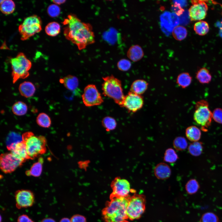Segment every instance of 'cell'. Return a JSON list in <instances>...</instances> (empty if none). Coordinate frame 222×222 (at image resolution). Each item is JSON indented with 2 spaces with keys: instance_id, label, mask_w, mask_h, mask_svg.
<instances>
[{
  "instance_id": "obj_1",
  "label": "cell",
  "mask_w": 222,
  "mask_h": 222,
  "mask_svg": "<svg viewBox=\"0 0 222 222\" xmlns=\"http://www.w3.org/2000/svg\"><path fill=\"white\" fill-rule=\"evenodd\" d=\"M64 35L66 39L75 44L80 50L95 42L92 25L82 22L75 14H70L62 22Z\"/></svg>"
},
{
  "instance_id": "obj_2",
  "label": "cell",
  "mask_w": 222,
  "mask_h": 222,
  "mask_svg": "<svg viewBox=\"0 0 222 222\" xmlns=\"http://www.w3.org/2000/svg\"><path fill=\"white\" fill-rule=\"evenodd\" d=\"M130 195L126 197H110L102 214L105 222H121L128 219L126 208Z\"/></svg>"
},
{
  "instance_id": "obj_3",
  "label": "cell",
  "mask_w": 222,
  "mask_h": 222,
  "mask_svg": "<svg viewBox=\"0 0 222 222\" xmlns=\"http://www.w3.org/2000/svg\"><path fill=\"white\" fill-rule=\"evenodd\" d=\"M22 137L29 159H34L46 152L47 141L44 136H35L28 131L23 134Z\"/></svg>"
},
{
  "instance_id": "obj_4",
  "label": "cell",
  "mask_w": 222,
  "mask_h": 222,
  "mask_svg": "<svg viewBox=\"0 0 222 222\" xmlns=\"http://www.w3.org/2000/svg\"><path fill=\"white\" fill-rule=\"evenodd\" d=\"M103 94L113 99L115 103L122 107L125 96L123 93L121 81L113 75L102 78Z\"/></svg>"
},
{
  "instance_id": "obj_5",
  "label": "cell",
  "mask_w": 222,
  "mask_h": 222,
  "mask_svg": "<svg viewBox=\"0 0 222 222\" xmlns=\"http://www.w3.org/2000/svg\"><path fill=\"white\" fill-rule=\"evenodd\" d=\"M10 63L13 83L19 79H25L29 76L28 71L31 67L32 64L23 53H18L16 57L11 59Z\"/></svg>"
},
{
  "instance_id": "obj_6",
  "label": "cell",
  "mask_w": 222,
  "mask_h": 222,
  "mask_svg": "<svg viewBox=\"0 0 222 222\" xmlns=\"http://www.w3.org/2000/svg\"><path fill=\"white\" fill-rule=\"evenodd\" d=\"M42 21L40 18L33 15L26 18L18 28L21 40L28 39L42 30Z\"/></svg>"
},
{
  "instance_id": "obj_7",
  "label": "cell",
  "mask_w": 222,
  "mask_h": 222,
  "mask_svg": "<svg viewBox=\"0 0 222 222\" xmlns=\"http://www.w3.org/2000/svg\"><path fill=\"white\" fill-rule=\"evenodd\" d=\"M208 103L204 100L197 101L195 105L194 114L195 121L205 131L210 125L212 121V113L209 108Z\"/></svg>"
},
{
  "instance_id": "obj_8",
  "label": "cell",
  "mask_w": 222,
  "mask_h": 222,
  "mask_svg": "<svg viewBox=\"0 0 222 222\" xmlns=\"http://www.w3.org/2000/svg\"><path fill=\"white\" fill-rule=\"evenodd\" d=\"M146 199L142 195L130 196L126 208L128 218L132 220L140 218L145 209Z\"/></svg>"
},
{
  "instance_id": "obj_9",
  "label": "cell",
  "mask_w": 222,
  "mask_h": 222,
  "mask_svg": "<svg viewBox=\"0 0 222 222\" xmlns=\"http://www.w3.org/2000/svg\"><path fill=\"white\" fill-rule=\"evenodd\" d=\"M82 97L84 104L87 107L100 105L104 101L96 86L93 84L85 87Z\"/></svg>"
},
{
  "instance_id": "obj_10",
  "label": "cell",
  "mask_w": 222,
  "mask_h": 222,
  "mask_svg": "<svg viewBox=\"0 0 222 222\" xmlns=\"http://www.w3.org/2000/svg\"><path fill=\"white\" fill-rule=\"evenodd\" d=\"M24 162L11 152L2 153L0 155V169L5 174L13 172Z\"/></svg>"
},
{
  "instance_id": "obj_11",
  "label": "cell",
  "mask_w": 222,
  "mask_h": 222,
  "mask_svg": "<svg viewBox=\"0 0 222 222\" xmlns=\"http://www.w3.org/2000/svg\"><path fill=\"white\" fill-rule=\"evenodd\" d=\"M111 187L112 192L109 198L127 197L129 195V194L131 191L129 181L119 177L115 178L112 181Z\"/></svg>"
},
{
  "instance_id": "obj_12",
  "label": "cell",
  "mask_w": 222,
  "mask_h": 222,
  "mask_svg": "<svg viewBox=\"0 0 222 222\" xmlns=\"http://www.w3.org/2000/svg\"><path fill=\"white\" fill-rule=\"evenodd\" d=\"M14 197L16 207L19 209L31 207L35 203L34 194L30 190H17L15 192Z\"/></svg>"
},
{
  "instance_id": "obj_13",
  "label": "cell",
  "mask_w": 222,
  "mask_h": 222,
  "mask_svg": "<svg viewBox=\"0 0 222 222\" xmlns=\"http://www.w3.org/2000/svg\"><path fill=\"white\" fill-rule=\"evenodd\" d=\"M191 2L192 5L188 10L191 20L199 21L204 19L208 10V5L205 1L192 0Z\"/></svg>"
},
{
  "instance_id": "obj_14",
  "label": "cell",
  "mask_w": 222,
  "mask_h": 222,
  "mask_svg": "<svg viewBox=\"0 0 222 222\" xmlns=\"http://www.w3.org/2000/svg\"><path fill=\"white\" fill-rule=\"evenodd\" d=\"M143 103L141 95L130 91L125 96L122 107H124L129 112H135L142 107Z\"/></svg>"
},
{
  "instance_id": "obj_15",
  "label": "cell",
  "mask_w": 222,
  "mask_h": 222,
  "mask_svg": "<svg viewBox=\"0 0 222 222\" xmlns=\"http://www.w3.org/2000/svg\"><path fill=\"white\" fill-rule=\"evenodd\" d=\"M154 172L155 177L158 179H165L169 178L171 174V170L166 163L161 162L155 167Z\"/></svg>"
},
{
  "instance_id": "obj_16",
  "label": "cell",
  "mask_w": 222,
  "mask_h": 222,
  "mask_svg": "<svg viewBox=\"0 0 222 222\" xmlns=\"http://www.w3.org/2000/svg\"><path fill=\"white\" fill-rule=\"evenodd\" d=\"M161 25L163 31L167 34L172 32L175 28L171 17V13L166 11L160 16Z\"/></svg>"
},
{
  "instance_id": "obj_17",
  "label": "cell",
  "mask_w": 222,
  "mask_h": 222,
  "mask_svg": "<svg viewBox=\"0 0 222 222\" xmlns=\"http://www.w3.org/2000/svg\"><path fill=\"white\" fill-rule=\"evenodd\" d=\"M15 157L24 162L29 159L25 144L23 142L18 143L10 151Z\"/></svg>"
},
{
  "instance_id": "obj_18",
  "label": "cell",
  "mask_w": 222,
  "mask_h": 222,
  "mask_svg": "<svg viewBox=\"0 0 222 222\" xmlns=\"http://www.w3.org/2000/svg\"><path fill=\"white\" fill-rule=\"evenodd\" d=\"M127 56L132 61L137 62L143 57L144 52L139 45H135L131 46L129 48L127 53Z\"/></svg>"
},
{
  "instance_id": "obj_19",
  "label": "cell",
  "mask_w": 222,
  "mask_h": 222,
  "mask_svg": "<svg viewBox=\"0 0 222 222\" xmlns=\"http://www.w3.org/2000/svg\"><path fill=\"white\" fill-rule=\"evenodd\" d=\"M18 89L21 95L27 98L32 96L35 91V87L34 84L30 82L26 81L20 84Z\"/></svg>"
},
{
  "instance_id": "obj_20",
  "label": "cell",
  "mask_w": 222,
  "mask_h": 222,
  "mask_svg": "<svg viewBox=\"0 0 222 222\" xmlns=\"http://www.w3.org/2000/svg\"><path fill=\"white\" fill-rule=\"evenodd\" d=\"M60 82L63 84L64 86L68 90L73 91L76 89L79 85L78 78L75 76L68 75L60 80Z\"/></svg>"
},
{
  "instance_id": "obj_21",
  "label": "cell",
  "mask_w": 222,
  "mask_h": 222,
  "mask_svg": "<svg viewBox=\"0 0 222 222\" xmlns=\"http://www.w3.org/2000/svg\"><path fill=\"white\" fill-rule=\"evenodd\" d=\"M148 83L143 80H135L132 83L130 88L131 92L138 95H141L147 90Z\"/></svg>"
},
{
  "instance_id": "obj_22",
  "label": "cell",
  "mask_w": 222,
  "mask_h": 222,
  "mask_svg": "<svg viewBox=\"0 0 222 222\" xmlns=\"http://www.w3.org/2000/svg\"><path fill=\"white\" fill-rule=\"evenodd\" d=\"M43 163V158L39 157L38 161L32 165L30 169L26 171V174L28 176H32L35 177L39 176L42 172Z\"/></svg>"
},
{
  "instance_id": "obj_23",
  "label": "cell",
  "mask_w": 222,
  "mask_h": 222,
  "mask_svg": "<svg viewBox=\"0 0 222 222\" xmlns=\"http://www.w3.org/2000/svg\"><path fill=\"white\" fill-rule=\"evenodd\" d=\"M23 141L22 136L14 132L10 133L6 140L7 149L11 151L18 143Z\"/></svg>"
},
{
  "instance_id": "obj_24",
  "label": "cell",
  "mask_w": 222,
  "mask_h": 222,
  "mask_svg": "<svg viewBox=\"0 0 222 222\" xmlns=\"http://www.w3.org/2000/svg\"><path fill=\"white\" fill-rule=\"evenodd\" d=\"M196 77L199 82L202 84L209 83L211 80L212 76L209 71L206 68L199 69L196 73Z\"/></svg>"
},
{
  "instance_id": "obj_25",
  "label": "cell",
  "mask_w": 222,
  "mask_h": 222,
  "mask_svg": "<svg viewBox=\"0 0 222 222\" xmlns=\"http://www.w3.org/2000/svg\"><path fill=\"white\" fill-rule=\"evenodd\" d=\"M185 134L187 139L193 142H197L200 139L201 132L196 126H191L187 128Z\"/></svg>"
},
{
  "instance_id": "obj_26",
  "label": "cell",
  "mask_w": 222,
  "mask_h": 222,
  "mask_svg": "<svg viewBox=\"0 0 222 222\" xmlns=\"http://www.w3.org/2000/svg\"><path fill=\"white\" fill-rule=\"evenodd\" d=\"M0 10L2 13L5 14H9L12 13L15 9V4L11 0H0Z\"/></svg>"
},
{
  "instance_id": "obj_27",
  "label": "cell",
  "mask_w": 222,
  "mask_h": 222,
  "mask_svg": "<svg viewBox=\"0 0 222 222\" xmlns=\"http://www.w3.org/2000/svg\"><path fill=\"white\" fill-rule=\"evenodd\" d=\"M209 29L208 23L204 21L197 22L194 25V30L196 34L199 35H204L209 31Z\"/></svg>"
},
{
  "instance_id": "obj_28",
  "label": "cell",
  "mask_w": 222,
  "mask_h": 222,
  "mask_svg": "<svg viewBox=\"0 0 222 222\" xmlns=\"http://www.w3.org/2000/svg\"><path fill=\"white\" fill-rule=\"evenodd\" d=\"M192 80V77L189 73L183 72L178 76L176 82L182 88H185L190 84Z\"/></svg>"
},
{
  "instance_id": "obj_29",
  "label": "cell",
  "mask_w": 222,
  "mask_h": 222,
  "mask_svg": "<svg viewBox=\"0 0 222 222\" xmlns=\"http://www.w3.org/2000/svg\"><path fill=\"white\" fill-rule=\"evenodd\" d=\"M45 31L46 34L49 36H55L60 32V25L56 22L49 23L45 27Z\"/></svg>"
},
{
  "instance_id": "obj_30",
  "label": "cell",
  "mask_w": 222,
  "mask_h": 222,
  "mask_svg": "<svg viewBox=\"0 0 222 222\" xmlns=\"http://www.w3.org/2000/svg\"><path fill=\"white\" fill-rule=\"evenodd\" d=\"M12 110L13 113L16 115H24L27 112V106L24 102L18 101L13 104L12 107Z\"/></svg>"
},
{
  "instance_id": "obj_31",
  "label": "cell",
  "mask_w": 222,
  "mask_h": 222,
  "mask_svg": "<svg viewBox=\"0 0 222 222\" xmlns=\"http://www.w3.org/2000/svg\"><path fill=\"white\" fill-rule=\"evenodd\" d=\"M172 34L175 39L178 41H181L186 37L187 31L186 28L183 26H178L174 28Z\"/></svg>"
},
{
  "instance_id": "obj_32",
  "label": "cell",
  "mask_w": 222,
  "mask_h": 222,
  "mask_svg": "<svg viewBox=\"0 0 222 222\" xmlns=\"http://www.w3.org/2000/svg\"><path fill=\"white\" fill-rule=\"evenodd\" d=\"M36 121L39 126L45 128H49L51 124L50 117L47 114L43 113L38 114L36 119Z\"/></svg>"
},
{
  "instance_id": "obj_33",
  "label": "cell",
  "mask_w": 222,
  "mask_h": 222,
  "mask_svg": "<svg viewBox=\"0 0 222 222\" xmlns=\"http://www.w3.org/2000/svg\"><path fill=\"white\" fill-rule=\"evenodd\" d=\"M185 188L187 193L191 195L197 192L200 188V186L196 179H192L187 182L185 185Z\"/></svg>"
},
{
  "instance_id": "obj_34",
  "label": "cell",
  "mask_w": 222,
  "mask_h": 222,
  "mask_svg": "<svg viewBox=\"0 0 222 222\" xmlns=\"http://www.w3.org/2000/svg\"><path fill=\"white\" fill-rule=\"evenodd\" d=\"M203 149L202 144L200 142H193L190 144L188 147L189 153L194 156H198L200 155Z\"/></svg>"
},
{
  "instance_id": "obj_35",
  "label": "cell",
  "mask_w": 222,
  "mask_h": 222,
  "mask_svg": "<svg viewBox=\"0 0 222 222\" xmlns=\"http://www.w3.org/2000/svg\"><path fill=\"white\" fill-rule=\"evenodd\" d=\"M173 144L174 148L179 151L185 150L188 145L186 139L183 137L180 136L177 137L174 139Z\"/></svg>"
},
{
  "instance_id": "obj_36",
  "label": "cell",
  "mask_w": 222,
  "mask_h": 222,
  "mask_svg": "<svg viewBox=\"0 0 222 222\" xmlns=\"http://www.w3.org/2000/svg\"><path fill=\"white\" fill-rule=\"evenodd\" d=\"M163 158L165 162L170 163H173L176 162L178 157L173 149L169 148L166 150Z\"/></svg>"
},
{
  "instance_id": "obj_37",
  "label": "cell",
  "mask_w": 222,
  "mask_h": 222,
  "mask_svg": "<svg viewBox=\"0 0 222 222\" xmlns=\"http://www.w3.org/2000/svg\"><path fill=\"white\" fill-rule=\"evenodd\" d=\"M102 124L107 131L113 130L117 126L116 120L113 118L109 116L104 117L102 120Z\"/></svg>"
},
{
  "instance_id": "obj_38",
  "label": "cell",
  "mask_w": 222,
  "mask_h": 222,
  "mask_svg": "<svg viewBox=\"0 0 222 222\" xmlns=\"http://www.w3.org/2000/svg\"><path fill=\"white\" fill-rule=\"evenodd\" d=\"M219 218L215 213L211 212L204 213L201 217L199 222H219Z\"/></svg>"
},
{
  "instance_id": "obj_39",
  "label": "cell",
  "mask_w": 222,
  "mask_h": 222,
  "mask_svg": "<svg viewBox=\"0 0 222 222\" xmlns=\"http://www.w3.org/2000/svg\"><path fill=\"white\" fill-rule=\"evenodd\" d=\"M60 7L55 4L50 5L47 9V14L50 17L52 18L58 16L60 14Z\"/></svg>"
},
{
  "instance_id": "obj_40",
  "label": "cell",
  "mask_w": 222,
  "mask_h": 222,
  "mask_svg": "<svg viewBox=\"0 0 222 222\" xmlns=\"http://www.w3.org/2000/svg\"><path fill=\"white\" fill-rule=\"evenodd\" d=\"M117 66L119 70L122 71H126L130 68L131 63L129 60L123 59L118 62Z\"/></svg>"
},
{
  "instance_id": "obj_41",
  "label": "cell",
  "mask_w": 222,
  "mask_h": 222,
  "mask_svg": "<svg viewBox=\"0 0 222 222\" xmlns=\"http://www.w3.org/2000/svg\"><path fill=\"white\" fill-rule=\"evenodd\" d=\"M212 117L216 122L222 124V109L220 108L215 109L212 113Z\"/></svg>"
},
{
  "instance_id": "obj_42",
  "label": "cell",
  "mask_w": 222,
  "mask_h": 222,
  "mask_svg": "<svg viewBox=\"0 0 222 222\" xmlns=\"http://www.w3.org/2000/svg\"><path fill=\"white\" fill-rule=\"evenodd\" d=\"M173 2L174 4L172 5L171 10L173 11V12L179 16L183 14L184 10L178 3L174 1Z\"/></svg>"
},
{
  "instance_id": "obj_43",
  "label": "cell",
  "mask_w": 222,
  "mask_h": 222,
  "mask_svg": "<svg viewBox=\"0 0 222 222\" xmlns=\"http://www.w3.org/2000/svg\"><path fill=\"white\" fill-rule=\"evenodd\" d=\"M70 220L71 222H86L85 218L80 215H73Z\"/></svg>"
},
{
  "instance_id": "obj_44",
  "label": "cell",
  "mask_w": 222,
  "mask_h": 222,
  "mask_svg": "<svg viewBox=\"0 0 222 222\" xmlns=\"http://www.w3.org/2000/svg\"><path fill=\"white\" fill-rule=\"evenodd\" d=\"M17 222H34L27 215L22 214L17 219Z\"/></svg>"
},
{
  "instance_id": "obj_45",
  "label": "cell",
  "mask_w": 222,
  "mask_h": 222,
  "mask_svg": "<svg viewBox=\"0 0 222 222\" xmlns=\"http://www.w3.org/2000/svg\"><path fill=\"white\" fill-rule=\"evenodd\" d=\"M175 2L178 3L180 6L183 8V7L185 6L187 4V1L181 0V1H174Z\"/></svg>"
},
{
  "instance_id": "obj_46",
  "label": "cell",
  "mask_w": 222,
  "mask_h": 222,
  "mask_svg": "<svg viewBox=\"0 0 222 222\" xmlns=\"http://www.w3.org/2000/svg\"><path fill=\"white\" fill-rule=\"evenodd\" d=\"M52 2L55 4L57 5H60L64 3L65 2V0H54Z\"/></svg>"
},
{
  "instance_id": "obj_47",
  "label": "cell",
  "mask_w": 222,
  "mask_h": 222,
  "mask_svg": "<svg viewBox=\"0 0 222 222\" xmlns=\"http://www.w3.org/2000/svg\"><path fill=\"white\" fill-rule=\"evenodd\" d=\"M41 222H56V221L52 218H46L43 219Z\"/></svg>"
},
{
  "instance_id": "obj_48",
  "label": "cell",
  "mask_w": 222,
  "mask_h": 222,
  "mask_svg": "<svg viewBox=\"0 0 222 222\" xmlns=\"http://www.w3.org/2000/svg\"><path fill=\"white\" fill-rule=\"evenodd\" d=\"M59 222H71V220L66 217L62 218Z\"/></svg>"
},
{
  "instance_id": "obj_49",
  "label": "cell",
  "mask_w": 222,
  "mask_h": 222,
  "mask_svg": "<svg viewBox=\"0 0 222 222\" xmlns=\"http://www.w3.org/2000/svg\"><path fill=\"white\" fill-rule=\"evenodd\" d=\"M121 222H129V221H128L127 220H123V221H121Z\"/></svg>"
}]
</instances>
